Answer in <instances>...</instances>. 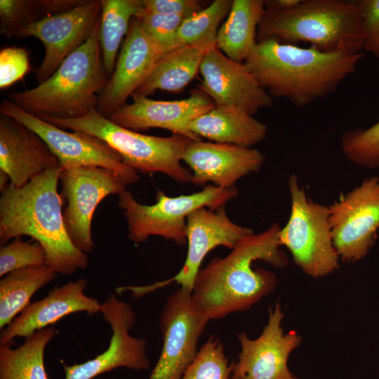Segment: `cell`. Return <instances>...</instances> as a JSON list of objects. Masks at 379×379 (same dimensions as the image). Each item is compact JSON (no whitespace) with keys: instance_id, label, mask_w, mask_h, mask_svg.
<instances>
[{"instance_id":"cell-1","label":"cell","mask_w":379,"mask_h":379,"mask_svg":"<svg viewBox=\"0 0 379 379\" xmlns=\"http://www.w3.org/2000/svg\"><path fill=\"white\" fill-rule=\"evenodd\" d=\"M278 223L259 234L244 238L224 258H215L200 268L194 279L191 300L208 321L245 311L274 290L277 279L271 271L255 269L256 260L277 268L288 260L281 245Z\"/></svg>"},{"instance_id":"cell-2","label":"cell","mask_w":379,"mask_h":379,"mask_svg":"<svg viewBox=\"0 0 379 379\" xmlns=\"http://www.w3.org/2000/svg\"><path fill=\"white\" fill-rule=\"evenodd\" d=\"M364 57L266 39L258 42L244 64L272 98L304 107L333 93Z\"/></svg>"},{"instance_id":"cell-3","label":"cell","mask_w":379,"mask_h":379,"mask_svg":"<svg viewBox=\"0 0 379 379\" xmlns=\"http://www.w3.org/2000/svg\"><path fill=\"white\" fill-rule=\"evenodd\" d=\"M62 169H48L21 187L8 184L1 192L0 243L29 236L44 247L47 265L71 275L87 268L88 256L74 246L65 227L58 189Z\"/></svg>"},{"instance_id":"cell-4","label":"cell","mask_w":379,"mask_h":379,"mask_svg":"<svg viewBox=\"0 0 379 379\" xmlns=\"http://www.w3.org/2000/svg\"><path fill=\"white\" fill-rule=\"evenodd\" d=\"M309 43L324 52L361 53L364 31L358 1L301 0L292 8L265 7L257 41Z\"/></svg>"},{"instance_id":"cell-5","label":"cell","mask_w":379,"mask_h":379,"mask_svg":"<svg viewBox=\"0 0 379 379\" xmlns=\"http://www.w3.org/2000/svg\"><path fill=\"white\" fill-rule=\"evenodd\" d=\"M99 31L100 22L89 39L48 79L31 89L11 92L7 98L36 116L77 119L97 108L98 96L109 79L103 66Z\"/></svg>"},{"instance_id":"cell-6","label":"cell","mask_w":379,"mask_h":379,"mask_svg":"<svg viewBox=\"0 0 379 379\" xmlns=\"http://www.w3.org/2000/svg\"><path fill=\"white\" fill-rule=\"evenodd\" d=\"M37 117L60 128L84 132L101 139L119 154L126 166L138 173H161L178 183L191 182L192 172L181 164L185 150L193 141L186 136L142 134L114 123L97 108L77 119Z\"/></svg>"},{"instance_id":"cell-7","label":"cell","mask_w":379,"mask_h":379,"mask_svg":"<svg viewBox=\"0 0 379 379\" xmlns=\"http://www.w3.org/2000/svg\"><path fill=\"white\" fill-rule=\"evenodd\" d=\"M238 194L234 186L223 188L208 185L198 192L170 197L157 190L156 203L138 202L126 190L118 195V205L126 219L128 238L135 243L146 241L151 236H160L179 246L187 243V217L195 209L208 207L215 211Z\"/></svg>"},{"instance_id":"cell-8","label":"cell","mask_w":379,"mask_h":379,"mask_svg":"<svg viewBox=\"0 0 379 379\" xmlns=\"http://www.w3.org/2000/svg\"><path fill=\"white\" fill-rule=\"evenodd\" d=\"M291 213L281 228L279 239L295 264L314 278L339 268V256L333 243L328 207L312 201L295 174L288 178Z\"/></svg>"},{"instance_id":"cell-9","label":"cell","mask_w":379,"mask_h":379,"mask_svg":"<svg viewBox=\"0 0 379 379\" xmlns=\"http://www.w3.org/2000/svg\"><path fill=\"white\" fill-rule=\"evenodd\" d=\"M59 182L67 233L76 248L90 253L94 248L91 225L96 207L106 197L124 192L128 185L113 171L98 166L62 168Z\"/></svg>"},{"instance_id":"cell-10","label":"cell","mask_w":379,"mask_h":379,"mask_svg":"<svg viewBox=\"0 0 379 379\" xmlns=\"http://www.w3.org/2000/svg\"><path fill=\"white\" fill-rule=\"evenodd\" d=\"M0 112L35 132L48 145L62 168L98 166L113 171L128 185L140 180L136 171L126 166L115 150L94 135L81 131H65L24 111L8 98L2 100Z\"/></svg>"},{"instance_id":"cell-11","label":"cell","mask_w":379,"mask_h":379,"mask_svg":"<svg viewBox=\"0 0 379 379\" xmlns=\"http://www.w3.org/2000/svg\"><path fill=\"white\" fill-rule=\"evenodd\" d=\"M335 249L346 262L364 258L375 245L379 229V177L359 186L328 206Z\"/></svg>"},{"instance_id":"cell-12","label":"cell","mask_w":379,"mask_h":379,"mask_svg":"<svg viewBox=\"0 0 379 379\" xmlns=\"http://www.w3.org/2000/svg\"><path fill=\"white\" fill-rule=\"evenodd\" d=\"M191 291L180 286L166 301L159 318L162 348L149 379H180L197 354L208 320L193 306Z\"/></svg>"},{"instance_id":"cell-13","label":"cell","mask_w":379,"mask_h":379,"mask_svg":"<svg viewBox=\"0 0 379 379\" xmlns=\"http://www.w3.org/2000/svg\"><path fill=\"white\" fill-rule=\"evenodd\" d=\"M101 11V0H84L67 11L47 16L15 31L13 37H34L44 46V59L35 69L38 84L48 79L67 57L89 39L100 22Z\"/></svg>"},{"instance_id":"cell-14","label":"cell","mask_w":379,"mask_h":379,"mask_svg":"<svg viewBox=\"0 0 379 379\" xmlns=\"http://www.w3.org/2000/svg\"><path fill=\"white\" fill-rule=\"evenodd\" d=\"M100 313L112 330L108 348L84 363L62 364L65 379H93L119 367L135 371L149 368L146 340L130 335L136 319L132 307L109 293L100 305Z\"/></svg>"},{"instance_id":"cell-15","label":"cell","mask_w":379,"mask_h":379,"mask_svg":"<svg viewBox=\"0 0 379 379\" xmlns=\"http://www.w3.org/2000/svg\"><path fill=\"white\" fill-rule=\"evenodd\" d=\"M284 316L277 302L270 307L267 323L259 337L251 339L244 332L238 334L241 351L238 361L231 363V379H300L290 372L287 362L302 337L294 331L284 333Z\"/></svg>"},{"instance_id":"cell-16","label":"cell","mask_w":379,"mask_h":379,"mask_svg":"<svg viewBox=\"0 0 379 379\" xmlns=\"http://www.w3.org/2000/svg\"><path fill=\"white\" fill-rule=\"evenodd\" d=\"M254 233L249 227L238 225L227 216L225 206L213 211L201 207L187 217V253L182 268L170 279L149 286H134L135 296L176 282L181 287L192 290L200 265L206 255L217 246L233 249L244 238Z\"/></svg>"},{"instance_id":"cell-17","label":"cell","mask_w":379,"mask_h":379,"mask_svg":"<svg viewBox=\"0 0 379 379\" xmlns=\"http://www.w3.org/2000/svg\"><path fill=\"white\" fill-rule=\"evenodd\" d=\"M201 89L217 106H230L253 116L272 105V98L244 63L226 56L216 45L204 56L199 68Z\"/></svg>"},{"instance_id":"cell-18","label":"cell","mask_w":379,"mask_h":379,"mask_svg":"<svg viewBox=\"0 0 379 379\" xmlns=\"http://www.w3.org/2000/svg\"><path fill=\"white\" fill-rule=\"evenodd\" d=\"M164 54L133 17L114 72L98 96V111L109 118L126 105Z\"/></svg>"},{"instance_id":"cell-19","label":"cell","mask_w":379,"mask_h":379,"mask_svg":"<svg viewBox=\"0 0 379 379\" xmlns=\"http://www.w3.org/2000/svg\"><path fill=\"white\" fill-rule=\"evenodd\" d=\"M132 98L133 101L131 103L124 105L109 119L135 131L159 128L193 140L201 139L190 131V124L215 107L206 94L199 91L194 92L185 99L178 100H155L142 96H133Z\"/></svg>"},{"instance_id":"cell-20","label":"cell","mask_w":379,"mask_h":379,"mask_svg":"<svg viewBox=\"0 0 379 379\" xmlns=\"http://www.w3.org/2000/svg\"><path fill=\"white\" fill-rule=\"evenodd\" d=\"M182 161L192 171V184L203 186L211 182L215 186L228 188L244 176L258 171L265 157L256 149L193 140L185 150Z\"/></svg>"},{"instance_id":"cell-21","label":"cell","mask_w":379,"mask_h":379,"mask_svg":"<svg viewBox=\"0 0 379 379\" xmlns=\"http://www.w3.org/2000/svg\"><path fill=\"white\" fill-rule=\"evenodd\" d=\"M87 284L85 279L69 281L51 290L43 299L29 304L1 331L0 345L11 346L15 338L28 337L73 313H100L101 303L84 293Z\"/></svg>"},{"instance_id":"cell-22","label":"cell","mask_w":379,"mask_h":379,"mask_svg":"<svg viewBox=\"0 0 379 379\" xmlns=\"http://www.w3.org/2000/svg\"><path fill=\"white\" fill-rule=\"evenodd\" d=\"M59 166L58 159L35 132L1 114L0 170L8 175L11 185L21 187L44 171Z\"/></svg>"},{"instance_id":"cell-23","label":"cell","mask_w":379,"mask_h":379,"mask_svg":"<svg viewBox=\"0 0 379 379\" xmlns=\"http://www.w3.org/2000/svg\"><path fill=\"white\" fill-rule=\"evenodd\" d=\"M189 128L199 138L244 147L263 140L268 129L266 124L241 109L217 105L194 119Z\"/></svg>"},{"instance_id":"cell-24","label":"cell","mask_w":379,"mask_h":379,"mask_svg":"<svg viewBox=\"0 0 379 379\" xmlns=\"http://www.w3.org/2000/svg\"><path fill=\"white\" fill-rule=\"evenodd\" d=\"M214 46L215 41H205L164 54L131 97H147L157 90L181 91L195 77L206 53Z\"/></svg>"},{"instance_id":"cell-25","label":"cell","mask_w":379,"mask_h":379,"mask_svg":"<svg viewBox=\"0 0 379 379\" xmlns=\"http://www.w3.org/2000/svg\"><path fill=\"white\" fill-rule=\"evenodd\" d=\"M265 11L262 0H234L220 27L216 46L230 59L244 63L258 44V26Z\"/></svg>"},{"instance_id":"cell-26","label":"cell","mask_w":379,"mask_h":379,"mask_svg":"<svg viewBox=\"0 0 379 379\" xmlns=\"http://www.w3.org/2000/svg\"><path fill=\"white\" fill-rule=\"evenodd\" d=\"M57 273L48 265L11 272L0 280V328L4 329L29 305L32 295L53 281Z\"/></svg>"},{"instance_id":"cell-27","label":"cell","mask_w":379,"mask_h":379,"mask_svg":"<svg viewBox=\"0 0 379 379\" xmlns=\"http://www.w3.org/2000/svg\"><path fill=\"white\" fill-rule=\"evenodd\" d=\"M53 326L25 338L20 346H0V379H48L44 366V352L54 338Z\"/></svg>"},{"instance_id":"cell-28","label":"cell","mask_w":379,"mask_h":379,"mask_svg":"<svg viewBox=\"0 0 379 379\" xmlns=\"http://www.w3.org/2000/svg\"><path fill=\"white\" fill-rule=\"evenodd\" d=\"M99 39L103 66L108 79L112 75L119 49L130 23L142 7V0H101Z\"/></svg>"},{"instance_id":"cell-29","label":"cell","mask_w":379,"mask_h":379,"mask_svg":"<svg viewBox=\"0 0 379 379\" xmlns=\"http://www.w3.org/2000/svg\"><path fill=\"white\" fill-rule=\"evenodd\" d=\"M84 0H1L0 32L12 38L15 31L22 26L47 16L67 11Z\"/></svg>"},{"instance_id":"cell-30","label":"cell","mask_w":379,"mask_h":379,"mask_svg":"<svg viewBox=\"0 0 379 379\" xmlns=\"http://www.w3.org/2000/svg\"><path fill=\"white\" fill-rule=\"evenodd\" d=\"M232 4L231 0H215L206 8L185 19L178 32V46L215 41L219 25L229 14Z\"/></svg>"},{"instance_id":"cell-31","label":"cell","mask_w":379,"mask_h":379,"mask_svg":"<svg viewBox=\"0 0 379 379\" xmlns=\"http://www.w3.org/2000/svg\"><path fill=\"white\" fill-rule=\"evenodd\" d=\"M231 364L223 343L218 338L211 336L180 379H231Z\"/></svg>"},{"instance_id":"cell-32","label":"cell","mask_w":379,"mask_h":379,"mask_svg":"<svg viewBox=\"0 0 379 379\" xmlns=\"http://www.w3.org/2000/svg\"><path fill=\"white\" fill-rule=\"evenodd\" d=\"M340 148L349 161L366 168H378L379 121L367 128L344 133Z\"/></svg>"},{"instance_id":"cell-33","label":"cell","mask_w":379,"mask_h":379,"mask_svg":"<svg viewBox=\"0 0 379 379\" xmlns=\"http://www.w3.org/2000/svg\"><path fill=\"white\" fill-rule=\"evenodd\" d=\"M148 36L165 53L178 48V32L185 20L178 15L152 13L142 7L134 16Z\"/></svg>"},{"instance_id":"cell-34","label":"cell","mask_w":379,"mask_h":379,"mask_svg":"<svg viewBox=\"0 0 379 379\" xmlns=\"http://www.w3.org/2000/svg\"><path fill=\"white\" fill-rule=\"evenodd\" d=\"M46 265V254L37 241H23L22 237L14 238L0 248V276L32 266Z\"/></svg>"},{"instance_id":"cell-35","label":"cell","mask_w":379,"mask_h":379,"mask_svg":"<svg viewBox=\"0 0 379 379\" xmlns=\"http://www.w3.org/2000/svg\"><path fill=\"white\" fill-rule=\"evenodd\" d=\"M28 53L21 47H5L0 51V88L21 80L29 71Z\"/></svg>"},{"instance_id":"cell-36","label":"cell","mask_w":379,"mask_h":379,"mask_svg":"<svg viewBox=\"0 0 379 379\" xmlns=\"http://www.w3.org/2000/svg\"><path fill=\"white\" fill-rule=\"evenodd\" d=\"M364 31V48L379 59V0L358 1Z\"/></svg>"},{"instance_id":"cell-37","label":"cell","mask_w":379,"mask_h":379,"mask_svg":"<svg viewBox=\"0 0 379 379\" xmlns=\"http://www.w3.org/2000/svg\"><path fill=\"white\" fill-rule=\"evenodd\" d=\"M142 7L152 13L190 18L203 9L196 0H142Z\"/></svg>"},{"instance_id":"cell-38","label":"cell","mask_w":379,"mask_h":379,"mask_svg":"<svg viewBox=\"0 0 379 379\" xmlns=\"http://www.w3.org/2000/svg\"><path fill=\"white\" fill-rule=\"evenodd\" d=\"M8 184H10L8 175L0 170V191L1 192Z\"/></svg>"}]
</instances>
